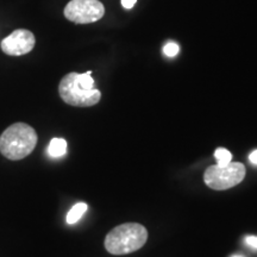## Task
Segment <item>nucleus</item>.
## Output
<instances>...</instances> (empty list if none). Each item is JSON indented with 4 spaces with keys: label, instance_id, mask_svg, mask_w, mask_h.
<instances>
[{
    "label": "nucleus",
    "instance_id": "nucleus-6",
    "mask_svg": "<svg viewBox=\"0 0 257 257\" xmlns=\"http://www.w3.org/2000/svg\"><path fill=\"white\" fill-rule=\"evenodd\" d=\"M36 44L35 35L27 29H17L2 41L0 48L9 56H23L31 53Z\"/></svg>",
    "mask_w": 257,
    "mask_h": 257
},
{
    "label": "nucleus",
    "instance_id": "nucleus-5",
    "mask_svg": "<svg viewBox=\"0 0 257 257\" xmlns=\"http://www.w3.org/2000/svg\"><path fill=\"white\" fill-rule=\"evenodd\" d=\"M63 15L75 24H89L104 17L105 8L99 0H70L63 10Z\"/></svg>",
    "mask_w": 257,
    "mask_h": 257
},
{
    "label": "nucleus",
    "instance_id": "nucleus-14",
    "mask_svg": "<svg viewBox=\"0 0 257 257\" xmlns=\"http://www.w3.org/2000/svg\"><path fill=\"white\" fill-rule=\"evenodd\" d=\"M249 160H250V162L252 163V165H256L257 166V149L253 150V152L250 154Z\"/></svg>",
    "mask_w": 257,
    "mask_h": 257
},
{
    "label": "nucleus",
    "instance_id": "nucleus-3",
    "mask_svg": "<svg viewBox=\"0 0 257 257\" xmlns=\"http://www.w3.org/2000/svg\"><path fill=\"white\" fill-rule=\"evenodd\" d=\"M78 73L73 72L64 75L59 85L61 99L70 106L75 107H91L100 101L101 93L99 89H85L80 86L76 79Z\"/></svg>",
    "mask_w": 257,
    "mask_h": 257
},
{
    "label": "nucleus",
    "instance_id": "nucleus-10",
    "mask_svg": "<svg viewBox=\"0 0 257 257\" xmlns=\"http://www.w3.org/2000/svg\"><path fill=\"white\" fill-rule=\"evenodd\" d=\"M92 70H88V72L83 73V74H79L76 75V79H78V82L80 83L82 88L85 89H93L95 88V83L94 80L92 78Z\"/></svg>",
    "mask_w": 257,
    "mask_h": 257
},
{
    "label": "nucleus",
    "instance_id": "nucleus-9",
    "mask_svg": "<svg viewBox=\"0 0 257 257\" xmlns=\"http://www.w3.org/2000/svg\"><path fill=\"white\" fill-rule=\"evenodd\" d=\"M214 157H216L218 166H226L232 160V154L227 149H225V148H218L216 152H214Z\"/></svg>",
    "mask_w": 257,
    "mask_h": 257
},
{
    "label": "nucleus",
    "instance_id": "nucleus-13",
    "mask_svg": "<svg viewBox=\"0 0 257 257\" xmlns=\"http://www.w3.org/2000/svg\"><path fill=\"white\" fill-rule=\"evenodd\" d=\"M137 0H121V5H123L124 9L126 10H130L133 9L135 4H136Z\"/></svg>",
    "mask_w": 257,
    "mask_h": 257
},
{
    "label": "nucleus",
    "instance_id": "nucleus-12",
    "mask_svg": "<svg viewBox=\"0 0 257 257\" xmlns=\"http://www.w3.org/2000/svg\"><path fill=\"white\" fill-rule=\"evenodd\" d=\"M245 243L252 249H257V236H248L245 238Z\"/></svg>",
    "mask_w": 257,
    "mask_h": 257
},
{
    "label": "nucleus",
    "instance_id": "nucleus-15",
    "mask_svg": "<svg viewBox=\"0 0 257 257\" xmlns=\"http://www.w3.org/2000/svg\"><path fill=\"white\" fill-rule=\"evenodd\" d=\"M232 257H242V256H238V255H234V256H232Z\"/></svg>",
    "mask_w": 257,
    "mask_h": 257
},
{
    "label": "nucleus",
    "instance_id": "nucleus-1",
    "mask_svg": "<svg viewBox=\"0 0 257 257\" xmlns=\"http://www.w3.org/2000/svg\"><path fill=\"white\" fill-rule=\"evenodd\" d=\"M36 130L25 123H15L0 135V153L11 161L23 160L37 146Z\"/></svg>",
    "mask_w": 257,
    "mask_h": 257
},
{
    "label": "nucleus",
    "instance_id": "nucleus-11",
    "mask_svg": "<svg viewBox=\"0 0 257 257\" xmlns=\"http://www.w3.org/2000/svg\"><path fill=\"white\" fill-rule=\"evenodd\" d=\"M180 48L175 42H168L165 47H163V54L168 57H175L179 54Z\"/></svg>",
    "mask_w": 257,
    "mask_h": 257
},
{
    "label": "nucleus",
    "instance_id": "nucleus-4",
    "mask_svg": "<svg viewBox=\"0 0 257 257\" xmlns=\"http://www.w3.org/2000/svg\"><path fill=\"white\" fill-rule=\"evenodd\" d=\"M245 173V167L239 162H230L226 166L213 165L205 170L204 181L214 191H225L240 184Z\"/></svg>",
    "mask_w": 257,
    "mask_h": 257
},
{
    "label": "nucleus",
    "instance_id": "nucleus-8",
    "mask_svg": "<svg viewBox=\"0 0 257 257\" xmlns=\"http://www.w3.org/2000/svg\"><path fill=\"white\" fill-rule=\"evenodd\" d=\"M87 204L86 202H78V204H75L74 206L70 208V211L68 212V214H67V223L68 224H75L76 221H79L81 219V217L85 214V212L87 211Z\"/></svg>",
    "mask_w": 257,
    "mask_h": 257
},
{
    "label": "nucleus",
    "instance_id": "nucleus-2",
    "mask_svg": "<svg viewBox=\"0 0 257 257\" xmlns=\"http://www.w3.org/2000/svg\"><path fill=\"white\" fill-rule=\"evenodd\" d=\"M148 240V231L142 224L125 223L112 229L105 237L104 245L112 255H126L140 250Z\"/></svg>",
    "mask_w": 257,
    "mask_h": 257
},
{
    "label": "nucleus",
    "instance_id": "nucleus-7",
    "mask_svg": "<svg viewBox=\"0 0 257 257\" xmlns=\"http://www.w3.org/2000/svg\"><path fill=\"white\" fill-rule=\"evenodd\" d=\"M67 153V141L63 138H53L48 147V154L50 157L59 159L66 155Z\"/></svg>",
    "mask_w": 257,
    "mask_h": 257
}]
</instances>
